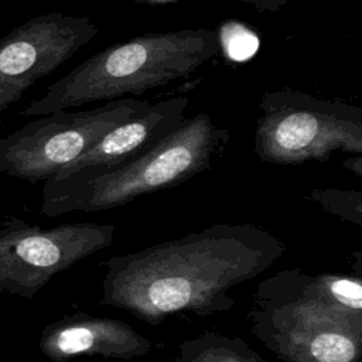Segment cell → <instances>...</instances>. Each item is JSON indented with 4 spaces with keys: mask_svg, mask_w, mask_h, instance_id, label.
<instances>
[{
    "mask_svg": "<svg viewBox=\"0 0 362 362\" xmlns=\"http://www.w3.org/2000/svg\"><path fill=\"white\" fill-rule=\"evenodd\" d=\"M229 132L201 112L153 148L126 164L75 181H44L41 214L49 218L69 212L106 211L143 195L168 189L211 170L223 156Z\"/></svg>",
    "mask_w": 362,
    "mask_h": 362,
    "instance_id": "3957f363",
    "label": "cell"
},
{
    "mask_svg": "<svg viewBox=\"0 0 362 362\" xmlns=\"http://www.w3.org/2000/svg\"><path fill=\"white\" fill-rule=\"evenodd\" d=\"M219 38L209 28L147 33L90 55L20 112L42 116L86 103L141 95L184 79L214 59Z\"/></svg>",
    "mask_w": 362,
    "mask_h": 362,
    "instance_id": "7a4b0ae2",
    "label": "cell"
},
{
    "mask_svg": "<svg viewBox=\"0 0 362 362\" xmlns=\"http://www.w3.org/2000/svg\"><path fill=\"white\" fill-rule=\"evenodd\" d=\"M99 33L85 16H35L0 38V112L18 102L38 79L54 72Z\"/></svg>",
    "mask_w": 362,
    "mask_h": 362,
    "instance_id": "ba28073f",
    "label": "cell"
},
{
    "mask_svg": "<svg viewBox=\"0 0 362 362\" xmlns=\"http://www.w3.org/2000/svg\"><path fill=\"white\" fill-rule=\"evenodd\" d=\"M284 252L286 245L257 225L214 223L106 259L99 304L150 325L184 313H228L236 303L229 291L270 269Z\"/></svg>",
    "mask_w": 362,
    "mask_h": 362,
    "instance_id": "6da1fadb",
    "label": "cell"
},
{
    "mask_svg": "<svg viewBox=\"0 0 362 362\" xmlns=\"http://www.w3.org/2000/svg\"><path fill=\"white\" fill-rule=\"evenodd\" d=\"M148 100L119 98L88 110L42 115L0 139V173L44 182L109 130L150 107Z\"/></svg>",
    "mask_w": 362,
    "mask_h": 362,
    "instance_id": "8992f818",
    "label": "cell"
},
{
    "mask_svg": "<svg viewBox=\"0 0 362 362\" xmlns=\"http://www.w3.org/2000/svg\"><path fill=\"white\" fill-rule=\"evenodd\" d=\"M175 362H267L238 335L205 331L178 345Z\"/></svg>",
    "mask_w": 362,
    "mask_h": 362,
    "instance_id": "8fae6325",
    "label": "cell"
},
{
    "mask_svg": "<svg viewBox=\"0 0 362 362\" xmlns=\"http://www.w3.org/2000/svg\"><path fill=\"white\" fill-rule=\"evenodd\" d=\"M344 167L352 171L356 177H362V154H354L344 161Z\"/></svg>",
    "mask_w": 362,
    "mask_h": 362,
    "instance_id": "5bb4252c",
    "label": "cell"
},
{
    "mask_svg": "<svg viewBox=\"0 0 362 362\" xmlns=\"http://www.w3.org/2000/svg\"><path fill=\"white\" fill-rule=\"evenodd\" d=\"M252 334L283 362H361L362 314L335 307L318 274L284 269L257 286Z\"/></svg>",
    "mask_w": 362,
    "mask_h": 362,
    "instance_id": "277c9868",
    "label": "cell"
},
{
    "mask_svg": "<svg viewBox=\"0 0 362 362\" xmlns=\"http://www.w3.org/2000/svg\"><path fill=\"white\" fill-rule=\"evenodd\" d=\"M153 342L119 318L95 317L83 311L66 314L41 331L38 348L52 362L76 356L133 359L144 356Z\"/></svg>",
    "mask_w": 362,
    "mask_h": 362,
    "instance_id": "30bf717a",
    "label": "cell"
},
{
    "mask_svg": "<svg viewBox=\"0 0 362 362\" xmlns=\"http://www.w3.org/2000/svg\"><path fill=\"white\" fill-rule=\"evenodd\" d=\"M126 1H133V3H140V4H150V6H163V4L175 3L178 0H126Z\"/></svg>",
    "mask_w": 362,
    "mask_h": 362,
    "instance_id": "9a60e30c",
    "label": "cell"
},
{
    "mask_svg": "<svg viewBox=\"0 0 362 362\" xmlns=\"http://www.w3.org/2000/svg\"><path fill=\"white\" fill-rule=\"evenodd\" d=\"M255 153L277 165L328 161L337 151L362 154V107L290 88L267 90L259 103Z\"/></svg>",
    "mask_w": 362,
    "mask_h": 362,
    "instance_id": "5b68a950",
    "label": "cell"
},
{
    "mask_svg": "<svg viewBox=\"0 0 362 362\" xmlns=\"http://www.w3.org/2000/svg\"><path fill=\"white\" fill-rule=\"evenodd\" d=\"M189 99L173 96L109 130L98 143L57 171L51 181H75L109 171L153 148L185 120Z\"/></svg>",
    "mask_w": 362,
    "mask_h": 362,
    "instance_id": "9c48e42d",
    "label": "cell"
},
{
    "mask_svg": "<svg viewBox=\"0 0 362 362\" xmlns=\"http://www.w3.org/2000/svg\"><path fill=\"white\" fill-rule=\"evenodd\" d=\"M116 230L113 223L41 228L20 218L0 221V294L33 300L55 274L112 246Z\"/></svg>",
    "mask_w": 362,
    "mask_h": 362,
    "instance_id": "52a82bcc",
    "label": "cell"
},
{
    "mask_svg": "<svg viewBox=\"0 0 362 362\" xmlns=\"http://www.w3.org/2000/svg\"><path fill=\"white\" fill-rule=\"evenodd\" d=\"M221 1H236L252 6L262 13H276L293 0H221Z\"/></svg>",
    "mask_w": 362,
    "mask_h": 362,
    "instance_id": "4fadbf2b",
    "label": "cell"
},
{
    "mask_svg": "<svg viewBox=\"0 0 362 362\" xmlns=\"http://www.w3.org/2000/svg\"><path fill=\"white\" fill-rule=\"evenodd\" d=\"M307 199L337 218L362 226V192L358 189L314 188L308 192Z\"/></svg>",
    "mask_w": 362,
    "mask_h": 362,
    "instance_id": "7c38bea8",
    "label": "cell"
}]
</instances>
